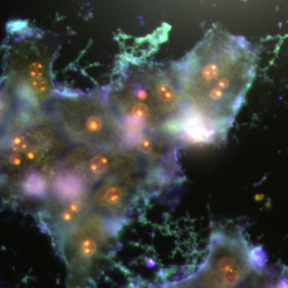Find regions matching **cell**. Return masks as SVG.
Instances as JSON below:
<instances>
[{
  "label": "cell",
  "mask_w": 288,
  "mask_h": 288,
  "mask_svg": "<svg viewBox=\"0 0 288 288\" xmlns=\"http://www.w3.org/2000/svg\"><path fill=\"white\" fill-rule=\"evenodd\" d=\"M122 128L160 131L175 137L179 93L172 65L140 64L127 70L111 95Z\"/></svg>",
  "instance_id": "cell-2"
},
{
  "label": "cell",
  "mask_w": 288,
  "mask_h": 288,
  "mask_svg": "<svg viewBox=\"0 0 288 288\" xmlns=\"http://www.w3.org/2000/svg\"><path fill=\"white\" fill-rule=\"evenodd\" d=\"M124 221L92 212L57 242L66 267V288H94L114 256Z\"/></svg>",
  "instance_id": "cell-3"
},
{
  "label": "cell",
  "mask_w": 288,
  "mask_h": 288,
  "mask_svg": "<svg viewBox=\"0 0 288 288\" xmlns=\"http://www.w3.org/2000/svg\"><path fill=\"white\" fill-rule=\"evenodd\" d=\"M171 65L179 93L175 136L222 143L256 77L253 46L241 36L210 31Z\"/></svg>",
  "instance_id": "cell-1"
},
{
  "label": "cell",
  "mask_w": 288,
  "mask_h": 288,
  "mask_svg": "<svg viewBox=\"0 0 288 288\" xmlns=\"http://www.w3.org/2000/svg\"><path fill=\"white\" fill-rule=\"evenodd\" d=\"M21 188L23 194L29 197L39 199L45 197L48 194V189L50 190L48 179L45 178L44 174L36 171L25 175L22 181Z\"/></svg>",
  "instance_id": "cell-8"
},
{
  "label": "cell",
  "mask_w": 288,
  "mask_h": 288,
  "mask_svg": "<svg viewBox=\"0 0 288 288\" xmlns=\"http://www.w3.org/2000/svg\"><path fill=\"white\" fill-rule=\"evenodd\" d=\"M263 255L251 250L243 236L216 231L210 239V250L199 270V288H237L263 266Z\"/></svg>",
  "instance_id": "cell-5"
},
{
  "label": "cell",
  "mask_w": 288,
  "mask_h": 288,
  "mask_svg": "<svg viewBox=\"0 0 288 288\" xmlns=\"http://www.w3.org/2000/svg\"><path fill=\"white\" fill-rule=\"evenodd\" d=\"M93 208L91 192L68 199L51 196L42 214H40V219L44 229L49 231L57 243L67 231L93 212Z\"/></svg>",
  "instance_id": "cell-7"
},
{
  "label": "cell",
  "mask_w": 288,
  "mask_h": 288,
  "mask_svg": "<svg viewBox=\"0 0 288 288\" xmlns=\"http://www.w3.org/2000/svg\"><path fill=\"white\" fill-rule=\"evenodd\" d=\"M146 174L106 178L91 194L93 206L111 218L125 222L127 214L141 196L148 192Z\"/></svg>",
  "instance_id": "cell-6"
},
{
  "label": "cell",
  "mask_w": 288,
  "mask_h": 288,
  "mask_svg": "<svg viewBox=\"0 0 288 288\" xmlns=\"http://www.w3.org/2000/svg\"><path fill=\"white\" fill-rule=\"evenodd\" d=\"M54 112L59 129L74 143L90 149H110L123 143L120 120L96 99L62 98L55 102Z\"/></svg>",
  "instance_id": "cell-4"
}]
</instances>
